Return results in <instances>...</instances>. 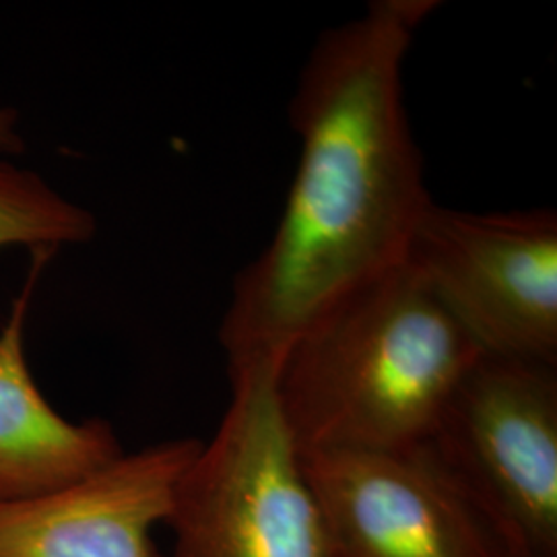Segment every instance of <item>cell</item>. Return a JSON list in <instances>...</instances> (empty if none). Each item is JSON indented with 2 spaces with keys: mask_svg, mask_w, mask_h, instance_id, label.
Returning <instances> with one entry per match:
<instances>
[{
  "mask_svg": "<svg viewBox=\"0 0 557 557\" xmlns=\"http://www.w3.org/2000/svg\"><path fill=\"white\" fill-rule=\"evenodd\" d=\"M434 0H374L322 32L289 106L298 168L277 227L232 287L227 368L285 349L343 299L405 267L434 202L403 71Z\"/></svg>",
  "mask_w": 557,
  "mask_h": 557,
  "instance_id": "1",
  "label": "cell"
},
{
  "mask_svg": "<svg viewBox=\"0 0 557 557\" xmlns=\"http://www.w3.org/2000/svg\"><path fill=\"white\" fill-rule=\"evenodd\" d=\"M481 351L407 264L304 331L278 359L299 455L400 450L432 436Z\"/></svg>",
  "mask_w": 557,
  "mask_h": 557,
  "instance_id": "2",
  "label": "cell"
},
{
  "mask_svg": "<svg viewBox=\"0 0 557 557\" xmlns=\"http://www.w3.org/2000/svg\"><path fill=\"white\" fill-rule=\"evenodd\" d=\"M277 359L227 368L218 432L180 479L170 557H326L324 529L277 397Z\"/></svg>",
  "mask_w": 557,
  "mask_h": 557,
  "instance_id": "3",
  "label": "cell"
},
{
  "mask_svg": "<svg viewBox=\"0 0 557 557\" xmlns=\"http://www.w3.org/2000/svg\"><path fill=\"white\" fill-rule=\"evenodd\" d=\"M423 444L518 557H557V366L479 356Z\"/></svg>",
  "mask_w": 557,
  "mask_h": 557,
  "instance_id": "4",
  "label": "cell"
},
{
  "mask_svg": "<svg viewBox=\"0 0 557 557\" xmlns=\"http://www.w3.org/2000/svg\"><path fill=\"white\" fill-rule=\"evenodd\" d=\"M481 356L557 366V213L430 205L407 262Z\"/></svg>",
  "mask_w": 557,
  "mask_h": 557,
  "instance_id": "5",
  "label": "cell"
},
{
  "mask_svg": "<svg viewBox=\"0 0 557 557\" xmlns=\"http://www.w3.org/2000/svg\"><path fill=\"white\" fill-rule=\"evenodd\" d=\"M326 557H518L425 444L301 455Z\"/></svg>",
  "mask_w": 557,
  "mask_h": 557,
  "instance_id": "6",
  "label": "cell"
},
{
  "mask_svg": "<svg viewBox=\"0 0 557 557\" xmlns=\"http://www.w3.org/2000/svg\"><path fill=\"white\" fill-rule=\"evenodd\" d=\"M200 442L163 440L59 490L0 502V557H160L153 531Z\"/></svg>",
  "mask_w": 557,
  "mask_h": 557,
  "instance_id": "7",
  "label": "cell"
},
{
  "mask_svg": "<svg viewBox=\"0 0 557 557\" xmlns=\"http://www.w3.org/2000/svg\"><path fill=\"white\" fill-rule=\"evenodd\" d=\"M48 255L0 326V502L32 498L87 478L124 450L103 419L71 421L41 395L25 354V319Z\"/></svg>",
  "mask_w": 557,
  "mask_h": 557,
  "instance_id": "8",
  "label": "cell"
},
{
  "mask_svg": "<svg viewBox=\"0 0 557 557\" xmlns=\"http://www.w3.org/2000/svg\"><path fill=\"white\" fill-rule=\"evenodd\" d=\"M98 221L77 202L62 197L32 170L0 160V250L23 246L52 257L62 246L85 244Z\"/></svg>",
  "mask_w": 557,
  "mask_h": 557,
  "instance_id": "9",
  "label": "cell"
},
{
  "mask_svg": "<svg viewBox=\"0 0 557 557\" xmlns=\"http://www.w3.org/2000/svg\"><path fill=\"white\" fill-rule=\"evenodd\" d=\"M23 151V137L20 133L17 112L0 103V153L15 156Z\"/></svg>",
  "mask_w": 557,
  "mask_h": 557,
  "instance_id": "10",
  "label": "cell"
}]
</instances>
